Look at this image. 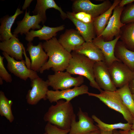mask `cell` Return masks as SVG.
Segmentation results:
<instances>
[{
    "label": "cell",
    "mask_w": 134,
    "mask_h": 134,
    "mask_svg": "<svg viewBox=\"0 0 134 134\" xmlns=\"http://www.w3.org/2000/svg\"><path fill=\"white\" fill-rule=\"evenodd\" d=\"M42 46L48 59L40 69V73L50 68L54 72L66 70L72 57L71 53L63 47L55 37L44 42Z\"/></svg>",
    "instance_id": "6da1fadb"
},
{
    "label": "cell",
    "mask_w": 134,
    "mask_h": 134,
    "mask_svg": "<svg viewBox=\"0 0 134 134\" xmlns=\"http://www.w3.org/2000/svg\"><path fill=\"white\" fill-rule=\"evenodd\" d=\"M49 108L44 115V121L63 130L70 129L72 121L76 120L73 105L70 102L60 100Z\"/></svg>",
    "instance_id": "7a4b0ae2"
},
{
    "label": "cell",
    "mask_w": 134,
    "mask_h": 134,
    "mask_svg": "<svg viewBox=\"0 0 134 134\" xmlns=\"http://www.w3.org/2000/svg\"><path fill=\"white\" fill-rule=\"evenodd\" d=\"M71 53L72 57L66 71L71 75H78L85 77L89 81L90 85L92 87L101 91L102 90L95 79L94 68L95 62L74 51Z\"/></svg>",
    "instance_id": "3957f363"
},
{
    "label": "cell",
    "mask_w": 134,
    "mask_h": 134,
    "mask_svg": "<svg viewBox=\"0 0 134 134\" xmlns=\"http://www.w3.org/2000/svg\"><path fill=\"white\" fill-rule=\"evenodd\" d=\"M99 94L89 92V96L98 98L109 108L121 114L128 123L132 124L134 118L123 104L121 97L116 90L114 91L102 90Z\"/></svg>",
    "instance_id": "277c9868"
},
{
    "label": "cell",
    "mask_w": 134,
    "mask_h": 134,
    "mask_svg": "<svg viewBox=\"0 0 134 134\" xmlns=\"http://www.w3.org/2000/svg\"><path fill=\"white\" fill-rule=\"evenodd\" d=\"M47 81L48 85L55 90H62L70 88L72 87L80 86L84 82L83 76L79 75L74 77L67 71L55 72L53 74L49 75Z\"/></svg>",
    "instance_id": "5b68a950"
},
{
    "label": "cell",
    "mask_w": 134,
    "mask_h": 134,
    "mask_svg": "<svg viewBox=\"0 0 134 134\" xmlns=\"http://www.w3.org/2000/svg\"><path fill=\"white\" fill-rule=\"evenodd\" d=\"M108 67L112 81L116 88L122 87L134 78V71L120 61L114 62Z\"/></svg>",
    "instance_id": "8992f818"
},
{
    "label": "cell",
    "mask_w": 134,
    "mask_h": 134,
    "mask_svg": "<svg viewBox=\"0 0 134 134\" xmlns=\"http://www.w3.org/2000/svg\"><path fill=\"white\" fill-rule=\"evenodd\" d=\"M2 53L7 62L8 70L16 76L25 81L28 78L31 80L39 77L37 72L27 67L25 60L17 61L5 52Z\"/></svg>",
    "instance_id": "52a82bcc"
},
{
    "label": "cell",
    "mask_w": 134,
    "mask_h": 134,
    "mask_svg": "<svg viewBox=\"0 0 134 134\" xmlns=\"http://www.w3.org/2000/svg\"><path fill=\"white\" fill-rule=\"evenodd\" d=\"M112 4L109 0L104 1L98 4H95L89 0H77L72 5L73 13L83 12L91 15L94 19L108 9Z\"/></svg>",
    "instance_id": "ba28073f"
},
{
    "label": "cell",
    "mask_w": 134,
    "mask_h": 134,
    "mask_svg": "<svg viewBox=\"0 0 134 134\" xmlns=\"http://www.w3.org/2000/svg\"><path fill=\"white\" fill-rule=\"evenodd\" d=\"M124 7H121L118 5L113 10V14L110 17L105 29L98 37H101L105 41H110L114 37L118 36L122 27L125 25L121 20V16Z\"/></svg>",
    "instance_id": "9c48e42d"
},
{
    "label": "cell",
    "mask_w": 134,
    "mask_h": 134,
    "mask_svg": "<svg viewBox=\"0 0 134 134\" xmlns=\"http://www.w3.org/2000/svg\"><path fill=\"white\" fill-rule=\"evenodd\" d=\"M77 115L78 121L76 122L75 120L72 121L68 134H86L99 130L94 124L93 119L81 107L79 108Z\"/></svg>",
    "instance_id": "30bf717a"
},
{
    "label": "cell",
    "mask_w": 134,
    "mask_h": 134,
    "mask_svg": "<svg viewBox=\"0 0 134 134\" xmlns=\"http://www.w3.org/2000/svg\"><path fill=\"white\" fill-rule=\"evenodd\" d=\"M32 88L28 92L26 97L27 103L31 105H36L41 100H46L49 90L47 81H45L39 77L31 80Z\"/></svg>",
    "instance_id": "8fae6325"
},
{
    "label": "cell",
    "mask_w": 134,
    "mask_h": 134,
    "mask_svg": "<svg viewBox=\"0 0 134 134\" xmlns=\"http://www.w3.org/2000/svg\"><path fill=\"white\" fill-rule=\"evenodd\" d=\"M88 86L84 84L61 91L49 90L47 94L46 100L51 103L56 102L62 99H65L67 102H70L72 99L79 96L88 94Z\"/></svg>",
    "instance_id": "7c38bea8"
},
{
    "label": "cell",
    "mask_w": 134,
    "mask_h": 134,
    "mask_svg": "<svg viewBox=\"0 0 134 134\" xmlns=\"http://www.w3.org/2000/svg\"><path fill=\"white\" fill-rule=\"evenodd\" d=\"M94 69L95 80L101 89L110 91L117 90L111 79L108 67L104 61L95 62Z\"/></svg>",
    "instance_id": "4fadbf2b"
},
{
    "label": "cell",
    "mask_w": 134,
    "mask_h": 134,
    "mask_svg": "<svg viewBox=\"0 0 134 134\" xmlns=\"http://www.w3.org/2000/svg\"><path fill=\"white\" fill-rule=\"evenodd\" d=\"M26 51L28 52L31 59L30 69L37 72H39L48 59L43 49L42 43L40 42L37 45H34L31 42H29Z\"/></svg>",
    "instance_id": "5bb4252c"
},
{
    "label": "cell",
    "mask_w": 134,
    "mask_h": 134,
    "mask_svg": "<svg viewBox=\"0 0 134 134\" xmlns=\"http://www.w3.org/2000/svg\"><path fill=\"white\" fill-rule=\"evenodd\" d=\"M120 38L119 35L112 40L106 41L101 36L96 37L92 41L102 52L104 62L108 67L115 61H120L116 57L114 53L116 45Z\"/></svg>",
    "instance_id": "9a60e30c"
},
{
    "label": "cell",
    "mask_w": 134,
    "mask_h": 134,
    "mask_svg": "<svg viewBox=\"0 0 134 134\" xmlns=\"http://www.w3.org/2000/svg\"><path fill=\"white\" fill-rule=\"evenodd\" d=\"M42 22V18L39 14L31 16L30 12H27L26 10L23 19L17 22V26L14 30L13 34L16 35L19 34L21 35L23 34H26L31 29L33 30H39L42 27L39 24Z\"/></svg>",
    "instance_id": "2e32d148"
},
{
    "label": "cell",
    "mask_w": 134,
    "mask_h": 134,
    "mask_svg": "<svg viewBox=\"0 0 134 134\" xmlns=\"http://www.w3.org/2000/svg\"><path fill=\"white\" fill-rule=\"evenodd\" d=\"M58 40L63 47L70 53L85 42L77 30L73 29L66 31Z\"/></svg>",
    "instance_id": "e0dca14e"
},
{
    "label": "cell",
    "mask_w": 134,
    "mask_h": 134,
    "mask_svg": "<svg viewBox=\"0 0 134 134\" xmlns=\"http://www.w3.org/2000/svg\"><path fill=\"white\" fill-rule=\"evenodd\" d=\"M15 35L8 40L0 43V49L17 61L23 60V55L25 48Z\"/></svg>",
    "instance_id": "ac0fdd59"
},
{
    "label": "cell",
    "mask_w": 134,
    "mask_h": 134,
    "mask_svg": "<svg viewBox=\"0 0 134 134\" xmlns=\"http://www.w3.org/2000/svg\"><path fill=\"white\" fill-rule=\"evenodd\" d=\"M67 18L73 23L77 31L83 37L85 42L92 41L96 37L93 21L90 23H85L75 18L72 12H67Z\"/></svg>",
    "instance_id": "d6986e66"
},
{
    "label": "cell",
    "mask_w": 134,
    "mask_h": 134,
    "mask_svg": "<svg viewBox=\"0 0 134 134\" xmlns=\"http://www.w3.org/2000/svg\"><path fill=\"white\" fill-rule=\"evenodd\" d=\"M64 29L63 25L54 27L43 25L39 30L36 31L31 30L26 34L25 38L29 42H31L34 38L36 37H38L40 40H48L55 37L57 32Z\"/></svg>",
    "instance_id": "ffe728a7"
},
{
    "label": "cell",
    "mask_w": 134,
    "mask_h": 134,
    "mask_svg": "<svg viewBox=\"0 0 134 134\" xmlns=\"http://www.w3.org/2000/svg\"><path fill=\"white\" fill-rule=\"evenodd\" d=\"M73 51L83 55L95 62L104 61L102 52L92 41L85 42Z\"/></svg>",
    "instance_id": "44dd1931"
},
{
    "label": "cell",
    "mask_w": 134,
    "mask_h": 134,
    "mask_svg": "<svg viewBox=\"0 0 134 134\" xmlns=\"http://www.w3.org/2000/svg\"><path fill=\"white\" fill-rule=\"evenodd\" d=\"M23 12V11L18 8L13 15H7L1 18L0 40L1 42L8 40L15 35L11 33V27L18 16Z\"/></svg>",
    "instance_id": "7402d4cb"
},
{
    "label": "cell",
    "mask_w": 134,
    "mask_h": 134,
    "mask_svg": "<svg viewBox=\"0 0 134 134\" xmlns=\"http://www.w3.org/2000/svg\"><path fill=\"white\" fill-rule=\"evenodd\" d=\"M115 57L134 71V51L128 49L121 41H118L115 48Z\"/></svg>",
    "instance_id": "603a6c76"
},
{
    "label": "cell",
    "mask_w": 134,
    "mask_h": 134,
    "mask_svg": "<svg viewBox=\"0 0 134 134\" xmlns=\"http://www.w3.org/2000/svg\"><path fill=\"white\" fill-rule=\"evenodd\" d=\"M121 1L115 0L110 7L107 11L97 17L93 19V24L97 37L99 36L106 27L115 7Z\"/></svg>",
    "instance_id": "cb8c5ba5"
},
{
    "label": "cell",
    "mask_w": 134,
    "mask_h": 134,
    "mask_svg": "<svg viewBox=\"0 0 134 134\" xmlns=\"http://www.w3.org/2000/svg\"><path fill=\"white\" fill-rule=\"evenodd\" d=\"M53 8L58 10L63 19L67 18V14L64 12L62 8L56 4L53 0H37L35 8L33 11L34 15L39 14L41 16L44 23L46 21V11L47 9Z\"/></svg>",
    "instance_id": "d4e9b609"
},
{
    "label": "cell",
    "mask_w": 134,
    "mask_h": 134,
    "mask_svg": "<svg viewBox=\"0 0 134 134\" xmlns=\"http://www.w3.org/2000/svg\"><path fill=\"white\" fill-rule=\"evenodd\" d=\"M119 35L126 47L134 51V23L125 24L121 28Z\"/></svg>",
    "instance_id": "484cf974"
},
{
    "label": "cell",
    "mask_w": 134,
    "mask_h": 134,
    "mask_svg": "<svg viewBox=\"0 0 134 134\" xmlns=\"http://www.w3.org/2000/svg\"><path fill=\"white\" fill-rule=\"evenodd\" d=\"M92 118L97 123L96 126L100 130L105 131L111 132L118 129L125 131H129L131 129L132 125L127 122L126 123H119L113 124L106 123L101 121L94 115H92Z\"/></svg>",
    "instance_id": "4316f807"
},
{
    "label": "cell",
    "mask_w": 134,
    "mask_h": 134,
    "mask_svg": "<svg viewBox=\"0 0 134 134\" xmlns=\"http://www.w3.org/2000/svg\"><path fill=\"white\" fill-rule=\"evenodd\" d=\"M13 102L8 99L2 91H0V115L5 117L10 123L14 119L12 112L11 107Z\"/></svg>",
    "instance_id": "83f0119b"
},
{
    "label": "cell",
    "mask_w": 134,
    "mask_h": 134,
    "mask_svg": "<svg viewBox=\"0 0 134 134\" xmlns=\"http://www.w3.org/2000/svg\"><path fill=\"white\" fill-rule=\"evenodd\" d=\"M128 84L117 89L116 91L120 96L123 104L134 118V99Z\"/></svg>",
    "instance_id": "f1b7e54d"
},
{
    "label": "cell",
    "mask_w": 134,
    "mask_h": 134,
    "mask_svg": "<svg viewBox=\"0 0 134 134\" xmlns=\"http://www.w3.org/2000/svg\"><path fill=\"white\" fill-rule=\"evenodd\" d=\"M121 20L125 24L134 23V4L124 9L121 15Z\"/></svg>",
    "instance_id": "f546056e"
},
{
    "label": "cell",
    "mask_w": 134,
    "mask_h": 134,
    "mask_svg": "<svg viewBox=\"0 0 134 134\" xmlns=\"http://www.w3.org/2000/svg\"><path fill=\"white\" fill-rule=\"evenodd\" d=\"M44 130L47 134H68L70 131L61 129L49 123L46 124Z\"/></svg>",
    "instance_id": "4dcf8cb0"
},
{
    "label": "cell",
    "mask_w": 134,
    "mask_h": 134,
    "mask_svg": "<svg viewBox=\"0 0 134 134\" xmlns=\"http://www.w3.org/2000/svg\"><path fill=\"white\" fill-rule=\"evenodd\" d=\"M4 58L0 55V77L7 83H11L12 81V76L4 67L3 62Z\"/></svg>",
    "instance_id": "1f68e13d"
},
{
    "label": "cell",
    "mask_w": 134,
    "mask_h": 134,
    "mask_svg": "<svg viewBox=\"0 0 134 134\" xmlns=\"http://www.w3.org/2000/svg\"><path fill=\"white\" fill-rule=\"evenodd\" d=\"M73 16L78 20L84 23H88L93 22V18L90 14L83 12L77 13L72 12Z\"/></svg>",
    "instance_id": "d6a6232c"
},
{
    "label": "cell",
    "mask_w": 134,
    "mask_h": 134,
    "mask_svg": "<svg viewBox=\"0 0 134 134\" xmlns=\"http://www.w3.org/2000/svg\"><path fill=\"white\" fill-rule=\"evenodd\" d=\"M134 2V0H122L118 4L119 6L121 7H124L125 5Z\"/></svg>",
    "instance_id": "836d02e7"
},
{
    "label": "cell",
    "mask_w": 134,
    "mask_h": 134,
    "mask_svg": "<svg viewBox=\"0 0 134 134\" xmlns=\"http://www.w3.org/2000/svg\"><path fill=\"white\" fill-rule=\"evenodd\" d=\"M128 85L132 93L134 94V78L129 82Z\"/></svg>",
    "instance_id": "e575fe53"
},
{
    "label": "cell",
    "mask_w": 134,
    "mask_h": 134,
    "mask_svg": "<svg viewBox=\"0 0 134 134\" xmlns=\"http://www.w3.org/2000/svg\"><path fill=\"white\" fill-rule=\"evenodd\" d=\"M32 1H33L32 0H25L22 6V9L24 10L26 9L29 6Z\"/></svg>",
    "instance_id": "d590c367"
},
{
    "label": "cell",
    "mask_w": 134,
    "mask_h": 134,
    "mask_svg": "<svg viewBox=\"0 0 134 134\" xmlns=\"http://www.w3.org/2000/svg\"><path fill=\"white\" fill-rule=\"evenodd\" d=\"M100 134H113V131L108 132L100 130Z\"/></svg>",
    "instance_id": "8d00e7d4"
},
{
    "label": "cell",
    "mask_w": 134,
    "mask_h": 134,
    "mask_svg": "<svg viewBox=\"0 0 134 134\" xmlns=\"http://www.w3.org/2000/svg\"><path fill=\"white\" fill-rule=\"evenodd\" d=\"M100 130H99L91 132L86 134H100Z\"/></svg>",
    "instance_id": "74e56055"
},
{
    "label": "cell",
    "mask_w": 134,
    "mask_h": 134,
    "mask_svg": "<svg viewBox=\"0 0 134 134\" xmlns=\"http://www.w3.org/2000/svg\"><path fill=\"white\" fill-rule=\"evenodd\" d=\"M128 131L120 130L119 131V132L122 134H128Z\"/></svg>",
    "instance_id": "f35d334b"
},
{
    "label": "cell",
    "mask_w": 134,
    "mask_h": 134,
    "mask_svg": "<svg viewBox=\"0 0 134 134\" xmlns=\"http://www.w3.org/2000/svg\"><path fill=\"white\" fill-rule=\"evenodd\" d=\"M113 134H122L120 133L119 131H117L116 130H115L113 131Z\"/></svg>",
    "instance_id": "ab89813d"
},
{
    "label": "cell",
    "mask_w": 134,
    "mask_h": 134,
    "mask_svg": "<svg viewBox=\"0 0 134 134\" xmlns=\"http://www.w3.org/2000/svg\"><path fill=\"white\" fill-rule=\"evenodd\" d=\"M128 134H134V130L131 129L129 131Z\"/></svg>",
    "instance_id": "60d3db41"
},
{
    "label": "cell",
    "mask_w": 134,
    "mask_h": 134,
    "mask_svg": "<svg viewBox=\"0 0 134 134\" xmlns=\"http://www.w3.org/2000/svg\"><path fill=\"white\" fill-rule=\"evenodd\" d=\"M3 79L0 77V84L2 85L3 84Z\"/></svg>",
    "instance_id": "b9f144b4"
},
{
    "label": "cell",
    "mask_w": 134,
    "mask_h": 134,
    "mask_svg": "<svg viewBox=\"0 0 134 134\" xmlns=\"http://www.w3.org/2000/svg\"><path fill=\"white\" fill-rule=\"evenodd\" d=\"M132 126L131 128V129L134 130V118L133 120V124H132Z\"/></svg>",
    "instance_id": "7bdbcfd3"
},
{
    "label": "cell",
    "mask_w": 134,
    "mask_h": 134,
    "mask_svg": "<svg viewBox=\"0 0 134 134\" xmlns=\"http://www.w3.org/2000/svg\"><path fill=\"white\" fill-rule=\"evenodd\" d=\"M133 98L134 99V94H133Z\"/></svg>",
    "instance_id": "ee69618b"
},
{
    "label": "cell",
    "mask_w": 134,
    "mask_h": 134,
    "mask_svg": "<svg viewBox=\"0 0 134 134\" xmlns=\"http://www.w3.org/2000/svg\"><path fill=\"white\" fill-rule=\"evenodd\" d=\"M42 134H47L46 132H45Z\"/></svg>",
    "instance_id": "f6af8a7d"
}]
</instances>
